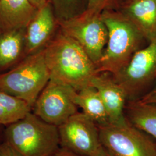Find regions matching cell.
I'll use <instances>...</instances> for the list:
<instances>
[{
	"mask_svg": "<svg viewBox=\"0 0 156 156\" xmlns=\"http://www.w3.org/2000/svg\"><path fill=\"white\" fill-rule=\"evenodd\" d=\"M44 51L50 79L67 84L77 91L91 86L99 73L83 48L60 27Z\"/></svg>",
	"mask_w": 156,
	"mask_h": 156,
	"instance_id": "1",
	"label": "cell"
},
{
	"mask_svg": "<svg viewBox=\"0 0 156 156\" xmlns=\"http://www.w3.org/2000/svg\"><path fill=\"white\" fill-rule=\"evenodd\" d=\"M108 30V41L99 62L98 73L114 75L124 67L146 41L134 23L120 11L106 9L101 13Z\"/></svg>",
	"mask_w": 156,
	"mask_h": 156,
	"instance_id": "2",
	"label": "cell"
},
{
	"mask_svg": "<svg viewBox=\"0 0 156 156\" xmlns=\"http://www.w3.org/2000/svg\"><path fill=\"white\" fill-rule=\"evenodd\" d=\"M4 140L20 156H50L60 147L58 127L32 111L5 127Z\"/></svg>",
	"mask_w": 156,
	"mask_h": 156,
	"instance_id": "3",
	"label": "cell"
},
{
	"mask_svg": "<svg viewBox=\"0 0 156 156\" xmlns=\"http://www.w3.org/2000/svg\"><path fill=\"white\" fill-rule=\"evenodd\" d=\"M50 79L44 51L26 57L9 71L0 74V90L26 102L33 108Z\"/></svg>",
	"mask_w": 156,
	"mask_h": 156,
	"instance_id": "4",
	"label": "cell"
},
{
	"mask_svg": "<svg viewBox=\"0 0 156 156\" xmlns=\"http://www.w3.org/2000/svg\"><path fill=\"white\" fill-rule=\"evenodd\" d=\"M102 148L111 156H156V142L128 120L98 125Z\"/></svg>",
	"mask_w": 156,
	"mask_h": 156,
	"instance_id": "5",
	"label": "cell"
},
{
	"mask_svg": "<svg viewBox=\"0 0 156 156\" xmlns=\"http://www.w3.org/2000/svg\"><path fill=\"white\" fill-rule=\"evenodd\" d=\"M112 76L124 90L128 101L139 100L156 82V39L136 51L128 63Z\"/></svg>",
	"mask_w": 156,
	"mask_h": 156,
	"instance_id": "6",
	"label": "cell"
},
{
	"mask_svg": "<svg viewBox=\"0 0 156 156\" xmlns=\"http://www.w3.org/2000/svg\"><path fill=\"white\" fill-rule=\"evenodd\" d=\"M58 22L62 31L78 42L97 67L108 35L101 13L84 12L79 16Z\"/></svg>",
	"mask_w": 156,
	"mask_h": 156,
	"instance_id": "7",
	"label": "cell"
},
{
	"mask_svg": "<svg viewBox=\"0 0 156 156\" xmlns=\"http://www.w3.org/2000/svg\"><path fill=\"white\" fill-rule=\"evenodd\" d=\"M76 92L67 84L50 79L31 111L45 122L58 127L78 112L74 101Z\"/></svg>",
	"mask_w": 156,
	"mask_h": 156,
	"instance_id": "8",
	"label": "cell"
},
{
	"mask_svg": "<svg viewBox=\"0 0 156 156\" xmlns=\"http://www.w3.org/2000/svg\"><path fill=\"white\" fill-rule=\"evenodd\" d=\"M60 147L83 156H94L101 147L97 123L78 112L58 127Z\"/></svg>",
	"mask_w": 156,
	"mask_h": 156,
	"instance_id": "9",
	"label": "cell"
},
{
	"mask_svg": "<svg viewBox=\"0 0 156 156\" xmlns=\"http://www.w3.org/2000/svg\"><path fill=\"white\" fill-rule=\"evenodd\" d=\"M53 8L48 2L38 9L26 28L27 56L44 50L59 29Z\"/></svg>",
	"mask_w": 156,
	"mask_h": 156,
	"instance_id": "10",
	"label": "cell"
},
{
	"mask_svg": "<svg viewBox=\"0 0 156 156\" xmlns=\"http://www.w3.org/2000/svg\"><path fill=\"white\" fill-rule=\"evenodd\" d=\"M91 85L98 90L109 118V123L119 124L125 122V108L127 96L124 90L113 79L111 74L99 73L93 79Z\"/></svg>",
	"mask_w": 156,
	"mask_h": 156,
	"instance_id": "11",
	"label": "cell"
},
{
	"mask_svg": "<svg viewBox=\"0 0 156 156\" xmlns=\"http://www.w3.org/2000/svg\"><path fill=\"white\" fill-rule=\"evenodd\" d=\"M120 12L150 42L156 39V0H127Z\"/></svg>",
	"mask_w": 156,
	"mask_h": 156,
	"instance_id": "12",
	"label": "cell"
},
{
	"mask_svg": "<svg viewBox=\"0 0 156 156\" xmlns=\"http://www.w3.org/2000/svg\"><path fill=\"white\" fill-rule=\"evenodd\" d=\"M38 11L28 0H0V34L26 28Z\"/></svg>",
	"mask_w": 156,
	"mask_h": 156,
	"instance_id": "13",
	"label": "cell"
},
{
	"mask_svg": "<svg viewBox=\"0 0 156 156\" xmlns=\"http://www.w3.org/2000/svg\"><path fill=\"white\" fill-rule=\"evenodd\" d=\"M26 28L0 34V74L16 66L27 56Z\"/></svg>",
	"mask_w": 156,
	"mask_h": 156,
	"instance_id": "14",
	"label": "cell"
},
{
	"mask_svg": "<svg viewBox=\"0 0 156 156\" xmlns=\"http://www.w3.org/2000/svg\"><path fill=\"white\" fill-rule=\"evenodd\" d=\"M125 115L134 126L156 141V105L144 104L138 101H128Z\"/></svg>",
	"mask_w": 156,
	"mask_h": 156,
	"instance_id": "15",
	"label": "cell"
},
{
	"mask_svg": "<svg viewBox=\"0 0 156 156\" xmlns=\"http://www.w3.org/2000/svg\"><path fill=\"white\" fill-rule=\"evenodd\" d=\"M74 101L78 107L82 109V112L97 125L109 123L105 106L98 90L92 85L77 91Z\"/></svg>",
	"mask_w": 156,
	"mask_h": 156,
	"instance_id": "16",
	"label": "cell"
},
{
	"mask_svg": "<svg viewBox=\"0 0 156 156\" xmlns=\"http://www.w3.org/2000/svg\"><path fill=\"white\" fill-rule=\"evenodd\" d=\"M31 110L26 102L0 90V126L6 127L14 123Z\"/></svg>",
	"mask_w": 156,
	"mask_h": 156,
	"instance_id": "17",
	"label": "cell"
},
{
	"mask_svg": "<svg viewBox=\"0 0 156 156\" xmlns=\"http://www.w3.org/2000/svg\"><path fill=\"white\" fill-rule=\"evenodd\" d=\"M58 22L79 16L86 11L88 0H48Z\"/></svg>",
	"mask_w": 156,
	"mask_h": 156,
	"instance_id": "18",
	"label": "cell"
},
{
	"mask_svg": "<svg viewBox=\"0 0 156 156\" xmlns=\"http://www.w3.org/2000/svg\"><path fill=\"white\" fill-rule=\"evenodd\" d=\"M115 0H88L86 11L91 13L100 14L106 9H112L111 6Z\"/></svg>",
	"mask_w": 156,
	"mask_h": 156,
	"instance_id": "19",
	"label": "cell"
},
{
	"mask_svg": "<svg viewBox=\"0 0 156 156\" xmlns=\"http://www.w3.org/2000/svg\"><path fill=\"white\" fill-rule=\"evenodd\" d=\"M137 101L144 104L156 105V81L151 89Z\"/></svg>",
	"mask_w": 156,
	"mask_h": 156,
	"instance_id": "20",
	"label": "cell"
},
{
	"mask_svg": "<svg viewBox=\"0 0 156 156\" xmlns=\"http://www.w3.org/2000/svg\"><path fill=\"white\" fill-rule=\"evenodd\" d=\"M0 156H20V155L4 140L0 142Z\"/></svg>",
	"mask_w": 156,
	"mask_h": 156,
	"instance_id": "21",
	"label": "cell"
},
{
	"mask_svg": "<svg viewBox=\"0 0 156 156\" xmlns=\"http://www.w3.org/2000/svg\"><path fill=\"white\" fill-rule=\"evenodd\" d=\"M50 156H83L68 151L66 149L60 147L57 151Z\"/></svg>",
	"mask_w": 156,
	"mask_h": 156,
	"instance_id": "22",
	"label": "cell"
},
{
	"mask_svg": "<svg viewBox=\"0 0 156 156\" xmlns=\"http://www.w3.org/2000/svg\"><path fill=\"white\" fill-rule=\"evenodd\" d=\"M28 1L37 9H41L48 2V0H28Z\"/></svg>",
	"mask_w": 156,
	"mask_h": 156,
	"instance_id": "23",
	"label": "cell"
},
{
	"mask_svg": "<svg viewBox=\"0 0 156 156\" xmlns=\"http://www.w3.org/2000/svg\"><path fill=\"white\" fill-rule=\"evenodd\" d=\"M94 156H111L101 146Z\"/></svg>",
	"mask_w": 156,
	"mask_h": 156,
	"instance_id": "24",
	"label": "cell"
},
{
	"mask_svg": "<svg viewBox=\"0 0 156 156\" xmlns=\"http://www.w3.org/2000/svg\"><path fill=\"white\" fill-rule=\"evenodd\" d=\"M4 126H0V142L4 140Z\"/></svg>",
	"mask_w": 156,
	"mask_h": 156,
	"instance_id": "25",
	"label": "cell"
},
{
	"mask_svg": "<svg viewBox=\"0 0 156 156\" xmlns=\"http://www.w3.org/2000/svg\"></svg>",
	"mask_w": 156,
	"mask_h": 156,
	"instance_id": "26",
	"label": "cell"
}]
</instances>
